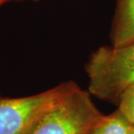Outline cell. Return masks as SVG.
I'll return each instance as SVG.
<instances>
[{
  "instance_id": "cell-1",
  "label": "cell",
  "mask_w": 134,
  "mask_h": 134,
  "mask_svg": "<svg viewBox=\"0 0 134 134\" xmlns=\"http://www.w3.org/2000/svg\"><path fill=\"white\" fill-rule=\"evenodd\" d=\"M85 72L91 95L118 104L125 91L134 85V42L98 48L89 57Z\"/></svg>"
},
{
  "instance_id": "cell-2",
  "label": "cell",
  "mask_w": 134,
  "mask_h": 134,
  "mask_svg": "<svg viewBox=\"0 0 134 134\" xmlns=\"http://www.w3.org/2000/svg\"><path fill=\"white\" fill-rule=\"evenodd\" d=\"M104 117L91 93L77 86L45 111L27 134H88Z\"/></svg>"
},
{
  "instance_id": "cell-3",
  "label": "cell",
  "mask_w": 134,
  "mask_h": 134,
  "mask_svg": "<svg viewBox=\"0 0 134 134\" xmlns=\"http://www.w3.org/2000/svg\"><path fill=\"white\" fill-rule=\"evenodd\" d=\"M77 86L75 82L67 81L36 95L0 96V134H27L45 111Z\"/></svg>"
},
{
  "instance_id": "cell-4",
  "label": "cell",
  "mask_w": 134,
  "mask_h": 134,
  "mask_svg": "<svg viewBox=\"0 0 134 134\" xmlns=\"http://www.w3.org/2000/svg\"><path fill=\"white\" fill-rule=\"evenodd\" d=\"M111 41L112 46L134 42V0H116Z\"/></svg>"
},
{
  "instance_id": "cell-5",
  "label": "cell",
  "mask_w": 134,
  "mask_h": 134,
  "mask_svg": "<svg viewBox=\"0 0 134 134\" xmlns=\"http://www.w3.org/2000/svg\"><path fill=\"white\" fill-rule=\"evenodd\" d=\"M132 125L119 110L105 115L104 119L88 134H131Z\"/></svg>"
},
{
  "instance_id": "cell-6",
  "label": "cell",
  "mask_w": 134,
  "mask_h": 134,
  "mask_svg": "<svg viewBox=\"0 0 134 134\" xmlns=\"http://www.w3.org/2000/svg\"><path fill=\"white\" fill-rule=\"evenodd\" d=\"M118 110L134 125V85L125 90L119 101Z\"/></svg>"
},
{
  "instance_id": "cell-7",
  "label": "cell",
  "mask_w": 134,
  "mask_h": 134,
  "mask_svg": "<svg viewBox=\"0 0 134 134\" xmlns=\"http://www.w3.org/2000/svg\"><path fill=\"white\" fill-rule=\"evenodd\" d=\"M9 1H12V0H0V5H2L3 4L6 2H9ZM15 1H19V0H15ZM34 1H37V0H34Z\"/></svg>"
},
{
  "instance_id": "cell-8",
  "label": "cell",
  "mask_w": 134,
  "mask_h": 134,
  "mask_svg": "<svg viewBox=\"0 0 134 134\" xmlns=\"http://www.w3.org/2000/svg\"><path fill=\"white\" fill-rule=\"evenodd\" d=\"M131 134H134V125H132V130H131Z\"/></svg>"
}]
</instances>
